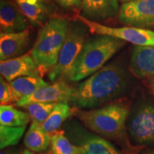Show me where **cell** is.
Returning a JSON list of instances; mask_svg holds the SVG:
<instances>
[{"instance_id":"obj_19","label":"cell","mask_w":154,"mask_h":154,"mask_svg":"<svg viewBox=\"0 0 154 154\" xmlns=\"http://www.w3.org/2000/svg\"><path fill=\"white\" fill-rule=\"evenodd\" d=\"M31 118L28 113L19 110L11 105L0 106V125L5 126H26Z\"/></svg>"},{"instance_id":"obj_22","label":"cell","mask_w":154,"mask_h":154,"mask_svg":"<svg viewBox=\"0 0 154 154\" xmlns=\"http://www.w3.org/2000/svg\"><path fill=\"white\" fill-rule=\"evenodd\" d=\"M26 126L11 127L0 126V149L3 150L16 146L26 131Z\"/></svg>"},{"instance_id":"obj_8","label":"cell","mask_w":154,"mask_h":154,"mask_svg":"<svg viewBox=\"0 0 154 154\" xmlns=\"http://www.w3.org/2000/svg\"><path fill=\"white\" fill-rule=\"evenodd\" d=\"M121 24L154 31V0H136L124 3L118 13Z\"/></svg>"},{"instance_id":"obj_23","label":"cell","mask_w":154,"mask_h":154,"mask_svg":"<svg viewBox=\"0 0 154 154\" xmlns=\"http://www.w3.org/2000/svg\"><path fill=\"white\" fill-rule=\"evenodd\" d=\"M58 103L34 102L29 103L24 108L28 111L32 121L42 124L47 120Z\"/></svg>"},{"instance_id":"obj_13","label":"cell","mask_w":154,"mask_h":154,"mask_svg":"<svg viewBox=\"0 0 154 154\" xmlns=\"http://www.w3.org/2000/svg\"><path fill=\"white\" fill-rule=\"evenodd\" d=\"M81 15L93 22H103L118 14L119 0H82Z\"/></svg>"},{"instance_id":"obj_25","label":"cell","mask_w":154,"mask_h":154,"mask_svg":"<svg viewBox=\"0 0 154 154\" xmlns=\"http://www.w3.org/2000/svg\"><path fill=\"white\" fill-rule=\"evenodd\" d=\"M61 7L64 9H72L81 7L82 0H55Z\"/></svg>"},{"instance_id":"obj_16","label":"cell","mask_w":154,"mask_h":154,"mask_svg":"<svg viewBox=\"0 0 154 154\" xmlns=\"http://www.w3.org/2000/svg\"><path fill=\"white\" fill-rule=\"evenodd\" d=\"M131 69L138 78L154 76V46H135L131 59Z\"/></svg>"},{"instance_id":"obj_18","label":"cell","mask_w":154,"mask_h":154,"mask_svg":"<svg viewBox=\"0 0 154 154\" xmlns=\"http://www.w3.org/2000/svg\"><path fill=\"white\" fill-rule=\"evenodd\" d=\"M9 84L14 90L18 101L22 98L32 95L38 88L49 84L42 79L41 75L19 77L9 82Z\"/></svg>"},{"instance_id":"obj_29","label":"cell","mask_w":154,"mask_h":154,"mask_svg":"<svg viewBox=\"0 0 154 154\" xmlns=\"http://www.w3.org/2000/svg\"><path fill=\"white\" fill-rule=\"evenodd\" d=\"M121 2L124 3H126V2H133V1H136V0H120Z\"/></svg>"},{"instance_id":"obj_6","label":"cell","mask_w":154,"mask_h":154,"mask_svg":"<svg viewBox=\"0 0 154 154\" xmlns=\"http://www.w3.org/2000/svg\"><path fill=\"white\" fill-rule=\"evenodd\" d=\"M63 131L72 143L80 147L81 154H124L109 140L94 134L76 121L66 123Z\"/></svg>"},{"instance_id":"obj_26","label":"cell","mask_w":154,"mask_h":154,"mask_svg":"<svg viewBox=\"0 0 154 154\" xmlns=\"http://www.w3.org/2000/svg\"><path fill=\"white\" fill-rule=\"evenodd\" d=\"M0 154H19L18 151H17L14 148H8V149H5L1 150Z\"/></svg>"},{"instance_id":"obj_2","label":"cell","mask_w":154,"mask_h":154,"mask_svg":"<svg viewBox=\"0 0 154 154\" xmlns=\"http://www.w3.org/2000/svg\"><path fill=\"white\" fill-rule=\"evenodd\" d=\"M127 87L124 69L118 63H109L75 87L70 104L79 109H93L119 99Z\"/></svg>"},{"instance_id":"obj_9","label":"cell","mask_w":154,"mask_h":154,"mask_svg":"<svg viewBox=\"0 0 154 154\" xmlns=\"http://www.w3.org/2000/svg\"><path fill=\"white\" fill-rule=\"evenodd\" d=\"M127 131L137 143H149L154 141V107L141 106L129 119Z\"/></svg>"},{"instance_id":"obj_20","label":"cell","mask_w":154,"mask_h":154,"mask_svg":"<svg viewBox=\"0 0 154 154\" xmlns=\"http://www.w3.org/2000/svg\"><path fill=\"white\" fill-rule=\"evenodd\" d=\"M72 114V108L66 103H58L47 120L42 124V128L49 134H53Z\"/></svg>"},{"instance_id":"obj_10","label":"cell","mask_w":154,"mask_h":154,"mask_svg":"<svg viewBox=\"0 0 154 154\" xmlns=\"http://www.w3.org/2000/svg\"><path fill=\"white\" fill-rule=\"evenodd\" d=\"M73 91V87L63 81H57L52 84L38 88L32 95L19 99L16 103L19 107L24 108L34 102L57 103L69 104Z\"/></svg>"},{"instance_id":"obj_15","label":"cell","mask_w":154,"mask_h":154,"mask_svg":"<svg viewBox=\"0 0 154 154\" xmlns=\"http://www.w3.org/2000/svg\"><path fill=\"white\" fill-rule=\"evenodd\" d=\"M21 10L34 26H39L49 20L56 7L51 0H15Z\"/></svg>"},{"instance_id":"obj_1","label":"cell","mask_w":154,"mask_h":154,"mask_svg":"<svg viewBox=\"0 0 154 154\" xmlns=\"http://www.w3.org/2000/svg\"><path fill=\"white\" fill-rule=\"evenodd\" d=\"M72 114L86 128L116 144L124 154H137L138 147L130 143L126 121L130 113V103L124 99H116L93 109L73 107Z\"/></svg>"},{"instance_id":"obj_27","label":"cell","mask_w":154,"mask_h":154,"mask_svg":"<svg viewBox=\"0 0 154 154\" xmlns=\"http://www.w3.org/2000/svg\"><path fill=\"white\" fill-rule=\"evenodd\" d=\"M151 79H150V85H151V88L152 90V92H153L154 95V76L151 77Z\"/></svg>"},{"instance_id":"obj_24","label":"cell","mask_w":154,"mask_h":154,"mask_svg":"<svg viewBox=\"0 0 154 154\" xmlns=\"http://www.w3.org/2000/svg\"><path fill=\"white\" fill-rule=\"evenodd\" d=\"M18 99L9 82H7L3 76H0V103H1V105H9L11 103H16Z\"/></svg>"},{"instance_id":"obj_5","label":"cell","mask_w":154,"mask_h":154,"mask_svg":"<svg viewBox=\"0 0 154 154\" xmlns=\"http://www.w3.org/2000/svg\"><path fill=\"white\" fill-rule=\"evenodd\" d=\"M88 29L84 23L72 22L69 24L68 34L59 54L57 64L48 73L51 82L65 77L76 62L86 40Z\"/></svg>"},{"instance_id":"obj_3","label":"cell","mask_w":154,"mask_h":154,"mask_svg":"<svg viewBox=\"0 0 154 154\" xmlns=\"http://www.w3.org/2000/svg\"><path fill=\"white\" fill-rule=\"evenodd\" d=\"M125 44L124 40L105 35L88 38L76 62L65 77L73 82L84 80L106 66Z\"/></svg>"},{"instance_id":"obj_17","label":"cell","mask_w":154,"mask_h":154,"mask_svg":"<svg viewBox=\"0 0 154 154\" xmlns=\"http://www.w3.org/2000/svg\"><path fill=\"white\" fill-rule=\"evenodd\" d=\"M51 134L46 131L42 125L32 121L26 133L24 143L27 149L33 152H42L48 149L51 141Z\"/></svg>"},{"instance_id":"obj_12","label":"cell","mask_w":154,"mask_h":154,"mask_svg":"<svg viewBox=\"0 0 154 154\" xmlns=\"http://www.w3.org/2000/svg\"><path fill=\"white\" fill-rule=\"evenodd\" d=\"M29 20L20 7L11 0L0 2V28L2 33H14L27 29Z\"/></svg>"},{"instance_id":"obj_28","label":"cell","mask_w":154,"mask_h":154,"mask_svg":"<svg viewBox=\"0 0 154 154\" xmlns=\"http://www.w3.org/2000/svg\"><path fill=\"white\" fill-rule=\"evenodd\" d=\"M20 154H36V153H34L33 151H30V150L29 149H24Z\"/></svg>"},{"instance_id":"obj_11","label":"cell","mask_w":154,"mask_h":154,"mask_svg":"<svg viewBox=\"0 0 154 154\" xmlns=\"http://www.w3.org/2000/svg\"><path fill=\"white\" fill-rule=\"evenodd\" d=\"M0 74L8 82L22 76L41 75L31 52L13 59L1 61Z\"/></svg>"},{"instance_id":"obj_14","label":"cell","mask_w":154,"mask_h":154,"mask_svg":"<svg viewBox=\"0 0 154 154\" xmlns=\"http://www.w3.org/2000/svg\"><path fill=\"white\" fill-rule=\"evenodd\" d=\"M29 30L0 34V60L5 61L24 54L30 42Z\"/></svg>"},{"instance_id":"obj_4","label":"cell","mask_w":154,"mask_h":154,"mask_svg":"<svg viewBox=\"0 0 154 154\" xmlns=\"http://www.w3.org/2000/svg\"><path fill=\"white\" fill-rule=\"evenodd\" d=\"M69 24L64 17H53L38 31L31 54L42 75L49 73L57 64L68 34Z\"/></svg>"},{"instance_id":"obj_21","label":"cell","mask_w":154,"mask_h":154,"mask_svg":"<svg viewBox=\"0 0 154 154\" xmlns=\"http://www.w3.org/2000/svg\"><path fill=\"white\" fill-rule=\"evenodd\" d=\"M51 154H81L80 147L72 143L63 130H57L51 136Z\"/></svg>"},{"instance_id":"obj_7","label":"cell","mask_w":154,"mask_h":154,"mask_svg":"<svg viewBox=\"0 0 154 154\" xmlns=\"http://www.w3.org/2000/svg\"><path fill=\"white\" fill-rule=\"evenodd\" d=\"M77 19L84 23L92 34L111 36L128 42L135 46H154V31L133 26L111 27L88 20L80 15Z\"/></svg>"}]
</instances>
